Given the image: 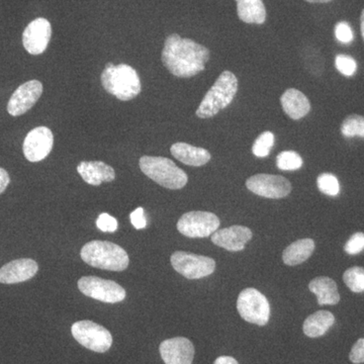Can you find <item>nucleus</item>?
<instances>
[{
  "label": "nucleus",
  "instance_id": "obj_1",
  "mask_svg": "<svg viewBox=\"0 0 364 364\" xmlns=\"http://www.w3.org/2000/svg\"><path fill=\"white\" fill-rule=\"evenodd\" d=\"M210 55L205 46L191 39H182L177 33H172L165 40L161 58L172 75L191 78L205 70Z\"/></svg>",
  "mask_w": 364,
  "mask_h": 364
},
{
  "label": "nucleus",
  "instance_id": "obj_2",
  "mask_svg": "<svg viewBox=\"0 0 364 364\" xmlns=\"http://www.w3.org/2000/svg\"><path fill=\"white\" fill-rule=\"evenodd\" d=\"M100 79L105 90L123 102L138 97L142 90L138 73L133 67L127 64L117 66L112 63L107 64Z\"/></svg>",
  "mask_w": 364,
  "mask_h": 364
},
{
  "label": "nucleus",
  "instance_id": "obj_3",
  "mask_svg": "<svg viewBox=\"0 0 364 364\" xmlns=\"http://www.w3.org/2000/svg\"><path fill=\"white\" fill-rule=\"evenodd\" d=\"M80 256L86 264L111 272H123L130 263L124 249L107 241H91L85 244L81 249Z\"/></svg>",
  "mask_w": 364,
  "mask_h": 364
},
{
  "label": "nucleus",
  "instance_id": "obj_4",
  "mask_svg": "<svg viewBox=\"0 0 364 364\" xmlns=\"http://www.w3.org/2000/svg\"><path fill=\"white\" fill-rule=\"evenodd\" d=\"M238 91V79L231 71L222 72L214 85L205 95L200 107L196 109V116L200 119H210L226 109L233 102Z\"/></svg>",
  "mask_w": 364,
  "mask_h": 364
},
{
  "label": "nucleus",
  "instance_id": "obj_5",
  "mask_svg": "<svg viewBox=\"0 0 364 364\" xmlns=\"http://www.w3.org/2000/svg\"><path fill=\"white\" fill-rule=\"evenodd\" d=\"M139 164L145 176L163 188L181 189L188 183V174L168 158L143 156Z\"/></svg>",
  "mask_w": 364,
  "mask_h": 364
},
{
  "label": "nucleus",
  "instance_id": "obj_6",
  "mask_svg": "<svg viewBox=\"0 0 364 364\" xmlns=\"http://www.w3.org/2000/svg\"><path fill=\"white\" fill-rule=\"evenodd\" d=\"M237 309L241 318L251 324L264 326L269 321V301L264 294L252 287L244 289L239 294Z\"/></svg>",
  "mask_w": 364,
  "mask_h": 364
},
{
  "label": "nucleus",
  "instance_id": "obj_7",
  "mask_svg": "<svg viewBox=\"0 0 364 364\" xmlns=\"http://www.w3.org/2000/svg\"><path fill=\"white\" fill-rule=\"evenodd\" d=\"M72 335L79 344L97 353L109 351L112 336L109 330L92 321H78L71 327Z\"/></svg>",
  "mask_w": 364,
  "mask_h": 364
},
{
  "label": "nucleus",
  "instance_id": "obj_8",
  "mask_svg": "<svg viewBox=\"0 0 364 364\" xmlns=\"http://www.w3.org/2000/svg\"><path fill=\"white\" fill-rule=\"evenodd\" d=\"M78 289L88 298L107 304H116L126 299L123 287L112 280L97 277H83L78 280Z\"/></svg>",
  "mask_w": 364,
  "mask_h": 364
},
{
  "label": "nucleus",
  "instance_id": "obj_9",
  "mask_svg": "<svg viewBox=\"0 0 364 364\" xmlns=\"http://www.w3.org/2000/svg\"><path fill=\"white\" fill-rule=\"evenodd\" d=\"M172 267L188 279H200L213 274L215 269V261L207 256L177 251L172 254Z\"/></svg>",
  "mask_w": 364,
  "mask_h": 364
},
{
  "label": "nucleus",
  "instance_id": "obj_10",
  "mask_svg": "<svg viewBox=\"0 0 364 364\" xmlns=\"http://www.w3.org/2000/svg\"><path fill=\"white\" fill-rule=\"evenodd\" d=\"M220 224L217 215L193 210L182 215L177 222V230L188 238H205L214 234Z\"/></svg>",
  "mask_w": 364,
  "mask_h": 364
},
{
  "label": "nucleus",
  "instance_id": "obj_11",
  "mask_svg": "<svg viewBox=\"0 0 364 364\" xmlns=\"http://www.w3.org/2000/svg\"><path fill=\"white\" fill-rule=\"evenodd\" d=\"M246 186L255 195L274 200L286 198L293 188L286 177L263 173L249 177Z\"/></svg>",
  "mask_w": 364,
  "mask_h": 364
},
{
  "label": "nucleus",
  "instance_id": "obj_12",
  "mask_svg": "<svg viewBox=\"0 0 364 364\" xmlns=\"http://www.w3.org/2000/svg\"><path fill=\"white\" fill-rule=\"evenodd\" d=\"M54 136L47 127H38L26 135L23 141V154L30 162H40L51 153Z\"/></svg>",
  "mask_w": 364,
  "mask_h": 364
},
{
  "label": "nucleus",
  "instance_id": "obj_13",
  "mask_svg": "<svg viewBox=\"0 0 364 364\" xmlns=\"http://www.w3.org/2000/svg\"><path fill=\"white\" fill-rule=\"evenodd\" d=\"M42 93L43 85L39 80H31L23 83L11 95L7 105V112L14 117L26 114L37 104Z\"/></svg>",
  "mask_w": 364,
  "mask_h": 364
},
{
  "label": "nucleus",
  "instance_id": "obj_14",
  "mask_svg": "<svg viewBox=\"0 0 364 364\" xmlns=\"http://www.w3.org/2000/svg\"><path fill=\"white\" fill-rule=\"evenodd\" d=\"M52 36V26L46 18H36L28 23L23 33V44L31 55H40L46 51Z\"/></svg>",
  "mask_w": 364,
  "mask_h": 364
},
{
  "label": "nucleus",
  "instance_id": "obj_15",
  "mask_svg": "<svg viewBox=\"0 0 364 364\" xmlns=\"http://www.w3.org/2000/svg\"><path fill=\"white\" fill-rule=\"evenodd\" d=\"M159 351L165 364H193L195 358V346L184 337L165 340Z\"/></svg>",
  "mask_w": 364,
  "mask_h": 364
},
{
  "label": "nucleus",
  "instance_id": "obj_16",
  "mask_svg": "<svg viewBox=\"0 0 364 364\" xmlns=\"http://www.w3.org/2000/svg\"><path fill=\"white\" fill-rule=\"evenodd\" d=\"M252 231L247 227L231 226L217 230L212 235V241L215 245L226 249L231 252H239L245 249L246 244L252 239Z\"/></svg>",
  "mask_w": 364,
  "mask_h": 364
},
{
  "label": "nucleus",
  "instance_id": "obj_17",
  "mask_svg": "<svg viewBox=\"0 0 364 364\" xmlns=\"http://www.w3.org/2000/svg\"><path fill=\"white\" fill-rule=\"evenodd\" d=\"M38 270L39 265L30 258L11 261L0 268V282L6 284H20L33 279Z\"/></svg>",
  "mask_w": 364,
  "mask_h": 364
},
{
  "label": "nucleus",
  "instance_id": "obj_18",
  "mask_svg": "<svg viewBox=\"0 0 364 364\" xmlns=\"http://www.w3.org/2000/svg\"><path fill=\"white\" fill-rule=\"evenodd\" d=\"M77 171L86 183L93 186H100L102 182L114 181L116 178L114 168L102 161L81 162Z\"/></svg>",
  "mask_w": 364,
  "mask_h": 364
},
{
  "label": "nucleus",
  "instance_id": "obj_19",
  "mask_svg": "<svg viewBox=\"0 0 364 364\" xmlns=\"http://www.w3.org/2000/svg\"><path fill=\"white\" fill-rule=\"evenodd\" d=\"M282 109L294 121L303 119L311 111L309 98L301 91L289 88L280 97Z\"/></svg>",
  "mask_w": 364,
  "mask_h": 364
},
{
  "label": "nucleus",
  "instance_id": "obj_20",
  "mask_svg": "<svg viewBox=\"0 0 364 364\" xmlns=\"http://www.w3.org/2000/svg\"><path fill=\"white\" fill-rule=\"evenodd\" d=\"M170 152L178 161L189 166H203L212 158L208 150L182 142L173 144L170 148Z\"/></svg>",
  "mask_w": 364,
  "mask_h": 364
},
{
  "label": "nucleus",
  "instance_id": "obj_21",
  "mask_svg": "<svg viewBox=\"0 0 364 364\" xmlns=\"http://www.w3.org/2000/svg\"><path fill=\"white\" fill-rule=\"evenodd\" d=\"M309 289L317 296L320 306L337 305L340 301L338 287L330 277H316L309 284Z\"/></svg>",
  "mask_w": 364,
  "mask_h": 364
},
{
  "label": "nucleus",
  "instance_id": "obj_22",
  "mask_svg": "<svg viewBox=\"0 0 364 364\" xmlns=\"http://www.w3.org/2000/svg\"><path fill=\"white\" fill-rule=\"evenodd\" d=\"M239 18L246 23L262 25L267 21V9L263 0H235Z\"/></svg>",
  "mask_w": 364,
  "mask_h": 364
},
{
  "label": "nucleus",
  "instance_id": "obj_23",
  "mask_svg": "<svg viewBox=\"0 0 364 364\" xmlns=\"http://www.w3.org/2000/svg\"><path fill=\"white\" fill-rule=\"evenodd\" d=\"M334 315L329 311H318L309 316L304 322L303 330L310 338L323 336L334 325Z\"/></svg>",
  "mask_w": 364,
  "mask_h": 364
},
{
  "label": "nucleus",
  "instance_id": "obj_24",
  "mask_svg": "<svg viewBox=\"0 0 364 364\" xmlns=\"http://www.w3.org/2000/svg\"><path fill=\"white\" fill-rule=\"evenodd\" d=\"M313 239H301L291 243L282 254V260L289 267H296L305 262L315 250Z\"/></svg>",
  "mask_w": 364,
  "mask_h": 364
},
{
  "label": "nucleus",
  "instance_id": "obj_25",
  "mask_svg": "<svg viewBox=\"0 0 364 364\" xmlns=\"http://www.w3.org/2000/svg\"><path fill=\"white\" fill-rule=\"evenodd\" d=\"M341 133L347 138L360 136L364 138V117L351 114L344 119L341 124Z\"/></svg>",
  "mask_w": 364,
  "mask_h": 364
},
{
  "label": "nucleus",
  "instance_id": "obj_26",
  "mask_svg": "<svg viewBox=\"0 0 364 364\" xmlns=\"http://www.w3.org/2000/svg\"><path fill=\"white\" fill-rule=\"evenodd\" d=\"M343 280L347 287L356 294L364 291V268L354 267L344 272Z\"/></svg>",
  "mask_w": 364,
  "mask_h": 364
},
{
  "label": "nucleus",
  "instance_id": "obj_27",
  "mask_svg": "<svg viewBox=\"0 0 364 364\" xmlns=\"http://www.w3.org/2000/svg\"><path fill=\"white\" fill-rule=\"evenodd\" d=\"M277 166L284 171H294L303 166V159L294 151H284L277 155Z\"/></svg>",
  "mask_w": 364,
  "mask_h": 364
},
{
  "label": "nucleus",
  "instance_id": "obj_28",
  "mask_svg": "<svg viewBox=\"0 0 364 364\" xmlns=\"http://www.w3.org/2000/svg\"><path fill=\"white\" fill-rule=\"evenodd\" d=\"M275 136L272 132L267 131L261 134L252 146V152L256 157L264 158L270 154L273 145H274Z\"/></svg>",
  "mask_w": 364,
  "mask_h": 364
},
{
  "label": "nucleus",
  "instance_id": "obj_29",
  "mask_svg": "<svg viewBox=\"0 0 364 364\" xmlns=\"http://www.w3.org/2000/svg\"><path fill=\"white\" fill-rule=\"evenodd\" d=\"M318 191L324 195L336 196L340 193V183L338 179L331 173H323L317 179Z\"/></svg>",
  "mask_w": 364,
  "mask_h": 364
},
{
  "label": "nucleus",
  "instance_id": "obj_30",
  "mask_svg": "<svg viewBox=\"0 0 364 364\" xmlns=\"http://www.w3.org/2000/svg\"><path fill=\"white\" fill-rule=\"evenodd\" d=\"M335 66L340 73L343 74L345 76L354 75L356 70H358V63L355 60L347 55H338L335 59Z\"/></svg>",
  "mask_w": 364,
  "mask_h": 364
},
{
  "label": "nucleus",
  "instance_id": "obj_31",
  "mask_svg": "<svg viewBox=\"0 0 364 364\" xmlns=\"http://www.w3.org/2000/svg\"><path fill=\"white\" fill-rule=\"evenodd\" d=\"M345 252L349 255H356L364 250V234L359 232L352 235L344 246Z\"/></svg>",
  "mask_w": 364,
  "mask_h": 364
},
{
  "label": "nucleus",
  "instance_id": "obj_32",
  "mask_svg": "<svg viewBox=\"0 0 364 364\" xmlns=\"http://www.w3.org/2000/svg\"><path fill=\"white\" fill-rule=\"evenodd\" d=\"M97 226L100 231L105 232V233H114L117 231L119 224H117L116 218L107 214V213H102L98 215Z\"/></svg>",
  "mask_w": 364,
  "mask_h": 364
},
{
  "label": "nucleus",
  "instance_id": "obj_33",
  "mask_svg": "<svg viewBox=\"0 0 364 364\" xmlns=\"http://www.w3.org/2000/svg\"><path fill=\"white\" fill-rule=\"evenodd\" d=\"M335 37L340 43L349 44L353 41V32L351 26L346 21H340L335 26Z\"/></svg>",
  "mask_w": 364,
  "mask_h": 364
},
{
  "label": "nucleus",
  "instance_id": "obj_34",
  "mask_svg": "<svg viewBox=\"0 0 364 364\" xmlns=\"http://www.w3.org/2000/svg\"><path fill=\"white\" fill-rule=\"evenodd\" d=\"M349 359L352 363H364V339H358L356 343L352 347Z\"/></svg>",
  "mask_w": 364,
  "mask_h": 364
},
{
  "label": "nucleus",
  "instance_id": "obj_35",
  "mask_svg": "<svg viewBox=\"0 0 364 364\" xmlns=\"http://www.w3.org/2000/svg\"><path fill=\"white\" fill-rule=\"evenodd\" d=\"M130 219L132 225L136 228V230L144 229L147 226V221H146L145 213H144L143 208H138L131 213Z\"/></svg>",
  "mask_w": 364,
  "mask_h": 364
},
{
  "label": "nucleus",
  "instance_id": "obj_36",
  "mask_svg": "<svg viewBox=\"0 0 364 364\" xmlns=\"http://www.w3.org/2000/svg\"><path fill=\"white\" fill-rule=\"evenodd\" d=\"M9 182H11V178H9L6 170L0 167V195L6 191Z\"/></svg>",
  "mask_w": 364,
  "mask_h": 364
},
{
  "label": "nucleus",
  "instance_id": "obj_37",
  "mask_svg": "<svg viewBox=\"0 0 364 364\" xmlns=\"http://www.w3.org/2000/svg\"><path fill=\"white\" fill-rule=\"evenodd\" d=\"M214 364H239L236 359L231 356H220L215 359Z\"/></svg>",
  "mask_w": 364,
  "mask_h": 364
},
{
  "label": "nucleus",
  "instance_id": "obj_38",
  "mask_svg": "<svg viewBox=\"0 0 364 364\" xmlns=\"http://www.w3.org/2000/svg\"><path fill=\"white\" fill-rule=\"evenodd\" d=\"M306 1L311 2V4H327L332 0H306Z\"/></svg>",
  "mask_w": 364,
  "mask_h": 364
},
{
  "label": "nucleus",
  "instance_id": "obj_39",
  "mask_svg": "<svg viewBox=\"0 0 364 364\" xmlns=\"http://www.w3.org/2000/svg\"><path fill=\"white\" fill-rule=\"evenodd\" d=\"M360 21H361V35H363V40H364V9L363 11V14H361V18H360Z\"/></svg>",
  "mask_w": 364,
  "mask_h": 364
}]
</instances>
